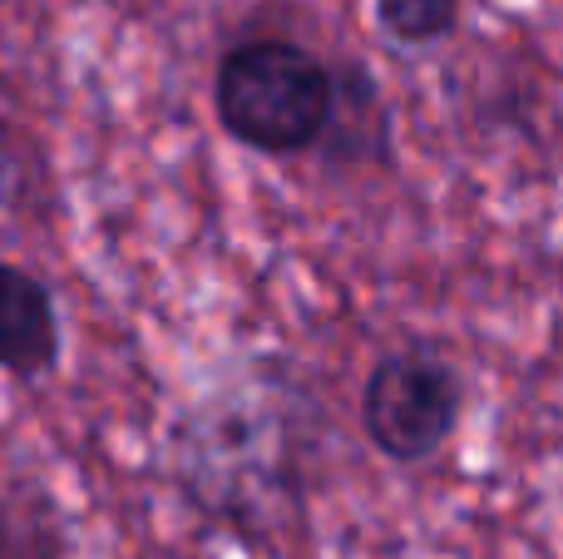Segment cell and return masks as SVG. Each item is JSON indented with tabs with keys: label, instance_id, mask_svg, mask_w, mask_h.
<instances>
[{
	"label": "cell",
	"instance_id": "obj_5",
	"mask_svg": "<svg viewBox=\"0 0 563 559\" xmlns=\"http://www.w3.org/2000/svg\"><path fill=\"white\" fill-rule=\"evenodd\" d=\"M65 357V327L45 277L30 267L5 263L0 267V362L5 376L20 386H35L59 372Z\"/></svg>",
	"mask_w": 563,
	"mask_h": 559
},
{
	"label": "cell",
	"instance_id": "obj_4",
	"mask_svg": "<svg viewBox=\"0 0 563 559\" xmlns=\"http://www.w3.org/2000/svg\"><path fill=\"white\" fill-rule=\"evenodd\" d=\"M317 158L331 174L390 168L396 158V114L366 59H336V105H331V124L317 144Z\"/></svg>",
	"mask_w": 563,
	"mask_h": 559
},
{
	"label": "cell",
	"instance_id": "obj_2",
	"mask_svg": "<svg viewBox=\"0 0 563 559\" xmlns=\"http://www.w3.org/2000/svg\"><path fill=\"white\" fill-rule=\"evenodd\" d=\"M336 105V59L291 35H243L213 69V114L233 144L263 158L317 154Z\"/></svg>",
	"mask_w": 563,
	"mask_h": 559
},
{
	"label": "cell",
	"instance_id": "obj_3",
	"mask_svg": "<svg viewBox=\"0 0 563 559\" xmlns=\"http://www.w3.org/2000/svg\"><path fill=\"white\" fill-rule=\"evenodd\" d=\"M470 386L435 342H400L361 382V436L390 465H426L460 431Z\"/></svg>",
	"mask_w": 563,
	"mask_h": 559
},
{
	"label": "cell",
	"instance_id": "obj_6",
	"mask_svg": "<svg viewBox=\"0 0 563 559\" xmlns=\"http://www.w3.org/2000/svg\"><path fill=\"white\" fill-rule=\"evenodd\" d=\"M371 6H376V25L386 30L396 45L430 50L445 35H455L465 0H371Z\"/></svg>",
	"mask_w": 563,
	"mask_h": 559
},
{
	"label": "cell",
	"instance_id": "obj_1",
	"mask_svg": "<svg viewBox=\"0 0 563 559\" xmlns=\"http://www.w3.org/2000/svg\"><path fill=\"white\" fill-rule=\"evenodd\" d=\"M164 475L203 525L247 550H273L307 515V392L282 362H253L208 386L168 426Z\"/></svg>",
	"mask_w": 563,
	"mask_h": 559
}]
</instances>
